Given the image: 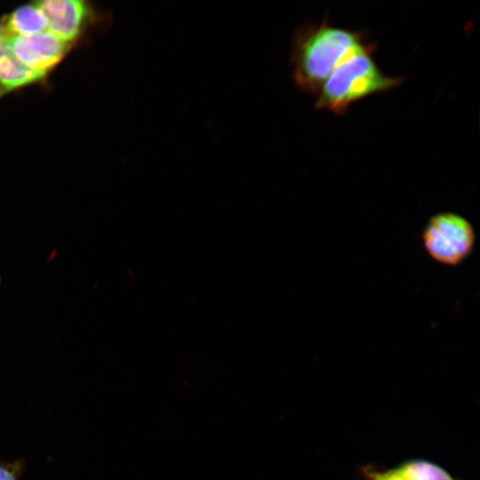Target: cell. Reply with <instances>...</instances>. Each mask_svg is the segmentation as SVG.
<instances>
[{
	"instance_id": "obj_2",
	"label": "cell",
	"mask_w": 480,
	"mask_h": 480,
	"mask_svg": "<svg viewBox=\"0 0 480 480\" xmlns=\"http://www.w3.org/2000/svg\"><path fill=\"white\" fill-rule=\"evenodd\" d=\"M374 51L367 49L340 64L316 94V108L343 115L353 103L403 84L404 77L386 76L379 68Z\"/></svg>"
},
{
	"instance_id": "obj_9",
	"label": "cell",
	"mask_w": 480,
	"mask_h": 480,
	"mask_svg": "<svg viewBox=\"0 0 480 480\" xmlns=\"http://www.w3.org/2000/svg\"><path fill=\"white\" fill-rule=\"evenodd\" d=\"M369 477L370 480H414L405 468L404 463L388 470L380 472L372 471Z\"/></svg>"
},
{
	"instance_id": "obj_7",
	"label": "cell",
	"mask_w": 480,
	"mask_h": 480,
	"mask_svg": "<svg viewBox=\"0 0 480 480\" xmlns=\"http://www.w3.org/2000/svg\"><path fill=\"white\" fill-rule=\"evenodd\" d=\"M10 36H30L46 31L48 21L36 2L20 6L4 20Z\"/></svg>"
},
{
	"instance_id": "obj_6",
	"label": "cell",
	"mask_w": 480,
	"mask_h": 480,
	"mask_svg": "<svg viewBox=\"0 0 480 480\" xmlns=\"http://www.w3.org/2000/svg\"><path fill=\"white\" fill-rule=\"evenodd\" d=\"M45 76L22 64L12 53L5 37L0 42V99L8 92L38 82Z\"/></svg>"
},
{
	"instance_id": "obj_3",
	"label": "cell",
	"mask_w": 480,
	"mask_h": 480,
	"mask_svg": "<svg viewBox=\"0 0 480 480\" xmlns=\"http://www.w3.org/2000/svg\"><path fill=\"white\" fill-rule=\"evenodd\" d=\"M476 234L471 223L454 212H439L433 215L426 224L423 245L428 255L436 261L456 266L471 253Z\"/></svg>"
},
{
	"instance_id": "obj_1",
	"label": "cell",
	"mask_w": 480,
	"mask_h": 480,
	"mask_svg": "<svg viewBox=\"0 0 480 480\" xmlns=\"http://www.w3.org/2000/svg\"><path fill=\"white\" fill-rule=\"evenodd\" d=\"M374 47L364 34L327 21L308 24L293 37L292 77L304 92L316 95L332 71L345 60Z\"/></svg>"
},
{
	"instance_id": "obj_5",
	"label": "cell",
	"mask_w": 480,
	"mask_h": 480,
	"mask_svg": "<svg viewBox=\"0 0 480 480\" xmlns=\"http://www.w3.org/2000/svg\"><path fill=\"white\" fill-rule=\"evenodd\" d=\"M36 4L47 19L50 32L71 44L93 14L91 6L81 0H45Z\"/></svg>"
},
{
	"instance_id": "obj_11",
	"label": "cell",
	"mask_w": 480,
	"mask_h": 480,
	"mask_svg": "<svg viewBox=\"0 0 480 480\" xmlns=\"http://www.w3.org/2000/svg\"><path fill=\"white\" fill-rule=\"evenodd\" d=\"M7 33L5 30L4 20H0V42L5 37Z\"/></svg>"
},
{
	"instance_id": "obj_8",
	"label": "cell",
	"mask_w": 480,
	"mask_h": 480,
	"mask_svg": "<svg viewBox=\"0 0 480 480\" xmlns=\"http://www.w3.org/2000/svg\"><path fill=\"white\" fill-rule=\"evenodd\" d=\"M414 480H455L445 469L424 460L403 462Z\"/></svg>"
},
{
	"instance_id": "obj_4",
	"label": "cell",
	"mask_w": 480,
	"mask_h": 480,
	"mask_svg": "<svg viewBox=\"0 0 480 480\" xmlns=\"http://www.w3.org/2000/svg\"><path fill=\"white\" fill-rule=\"evenodd\" d=\"M5 39L22 64L44 75L58 65L71 48V43L50 31L30 36L6 35Z\"/></svg>"
},
{
	"instance_id": "obj_10",
	"label": "cell",
	"mask_w": 480,
	"mask_h": 480,
	"mask_svg": "<svg viewBox=\"0 0 480 480\" xmlns=\"http://www.w3.org/2000/svg\"><path fill=\"white\" fill-rule=\"evenodd\" d=\"M22 465L20 462H0V480H20Z\"/></svg>"
}]
</instances>
